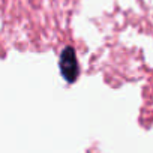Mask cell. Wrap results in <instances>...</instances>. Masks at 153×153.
Segmentation results:
<instances>
[{"label": "cell", "mask_w": 153, "mask_h": 153, "mask_svg": "<svg viewBox=\"0 0 153 153\" xmlns=\"http://www.w3.org/2000/svg\"><path fill=\"white\" fill-rule=\"evenodd\" d=\"M60 66H62V72L63 75L69 81H72L76 75V59L74 56V51L72 50H68L62 54V62H60Z\"/></svg>", "instance_id": "1"}]
</instances>
